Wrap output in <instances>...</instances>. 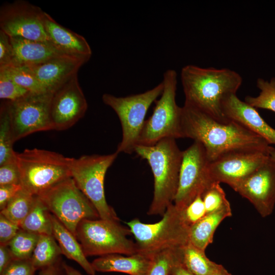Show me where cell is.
I'll return each mask as SVG.
<instances>
[{
	"mask_svg": "<svg viewBox=\"0 0 275 275\" xmlns=\"http://www.w3.org/2000/svg\"><path fill=\"white\" fill-rule=\"evenodd\" d=\"M183 138H189L204 147L209 162L238 150L254 149L269 152L273 148L263 138L241 124L222 122L186 103L182 107Z\"/></svg>",
	"mask_w": 275,
	"mask_h": 275,
	"instance_id": "1",
	"label": "cell"
},
{
	"mask_svg": "<svg viewBox=\"0 0 275 275\" xmlns=\"http://www.w3.org/2000/svg\"><path fill=\"white\" fill-rule=\"evenodd\" d=\"M180 79L184 103L195 107L222 122L228 119L222 110L225 98L236 94L242 82L240 75L228 68L184 66Z\"/></svg>",
	"mask_w": 275,
	"mask_h": 275,
	"instance_id": "2",
	"label": "cell"
},
{
	"mask_svg": "<svg viewBox=\"0 0 275 275\" xmlns=\"http://www.w3.org/2000/svg\"><path fill=\"white\" fill-rule=\"evenodd\" d=\"M134 152L147 160L153 175V197L147 213L162 216L175 200L183 151L176 139L166 138L154 145H138Z\"/></svg>",
	"mask_w": 275,
	"mask_h": 275,
	"instance_id": "3",
	"label": "cell"
},
{
	"mask_svg": "<svg viewBox=\"0 0 275 275\" xmlns=\"http://www.w3.org/2000/svg\"><path fill=\"white\" fill-rule=\"evenodd\" d=\"M127 225L135 238L137 253L152 256L189 243L190 226L185 219L184 210L174 204L168 207L157 223L146 224L134 218Z\"/></svg>",
	"mask_w": 275,
	"mask_h": 275,
	"instance_id": "4",
	"label": "cell"
},
{
	"mask_svg": "<svg viewBox=\"0 0 275 275\" xmlns=\"http://www.w3.org/2000/svg\"><path fill=\"white\" fill-rule=\"evenodd\" d=\"M22 189L40 196L71 177L72 158L52 151L34 148L16 152Z\"/></svg>",
	"mask_w": 275,
	"mask_h": 275,
	"instance_id": "5",
	"label": "cell"
},
{
	"mask_svg": "<svg viewBox=\"0 0 275 275\" xmlns=\"http://www.w3.org/2000/svg\"><path fill=\"white\" fill-rule=\"evenodd\" d=\"M162 81L163 91L156 102L152 114L145 122L137 146L154 145L166 138H183L182 107L179 106L176 101L177 85L176 71L169 69L165 71Z\"/></svg>",
	"mask_w": 275,
	"mask_h": 275,
	"instance_id": "6",
	"label": "cell"
},
{
	"mask_svg": "<svg viewBox=\"0 0 275 275\" xmlns=\"http://www.w3.org/2000/svg\"><path fill=\"white\" fill-rule=\"evenodd\" d=\"M129 228L120 222L84 219L78 224L75 237L86 257L118 254H137L135 242L129 239Z\"/></svg>",
	"mask_w": 275,
	"mask_h": 275,
	"instance_id": "7",
	"label": "cell"
},
{
	"mask_svg": "<svg viewBox=\"0 0 275 275\" xmlns=\"http://www.w3.org/2000/svg\"><path fill=\"white\" fill-rule=\"evenodd\" d=\"M163 89L161 81L151 89L135 95L117 97L105 93L102 95L103 103L115 111L121 124L122 138L117 148L118 154L134 152L148 109L161 95Z\"/></svg>",
	"mask_w": 275,
	"mask_h": 275,
	"instance_id": "8",
	"label": "cell"
},
{
	"mask_svg": "<svg viewBox=\"0 0 275 275\" xmlns=\"http://www.w3.org/2000/svg\"><path fill=\"white\" fill-rule=\"evenodd\" d=\"M118 153L83 155L72 158L71 177L97 210L100 218L120 222L114 208L105 199L104 182L106 173Z\"/></svg>",
	"mask_w": 275,
	"mask_h": 275,
	"instance_id": "9",
	"label": "cell"
},
{
	"mask_svg": "<svg viewBox=\"0 0 275 275\" xmlns=\"http://www.w3.org/2000/svg\"><path fill=\"white\" fill-rule=\"evenodd\" d=\"M39 197L51 214L75 236L80 221L84 219L100 218L93 204L71 177Z\"/></svg>",
	"mask_w": 275,
	"mask_h": 275,
	"instance_id": "10",
	"label": "cell"
},
{
	"mask_svg": "<svg viewBox=\"0 0 275 275\" xmlns=\"http://www.w3.org/2000/svg\"><path fill=\"white\" fill-rule=\"evenodd\" d=\"M52 94L30 93L8 101L14 142L32 133L52 130L50 107Z\"/></svg>",
	"mask_w": 275,
	"mask_h": 275,
	"instance_id": "11",
	"label": "cell"
},
{
	"mask_svg": "<svg viewBox=\"0 0 275 275\" xmlns=\"http://www.w3.org/2000/svg\"><path fill=\"white\" fill-rule=\"evenodd\" d=\"M209 163L205 150L199 142L194 141L183 151L178 187L174 201L176 207L184 209L212 183Z\"/></svg>",
	"mask_w": 275,
	"mask_h": 275,
	"instance_id": "12",
	"label": "cell"
},
{
	"mask_svg": "<svg viewBox=\"0 0 275 275\" xmlns=\"http://www.w3.org/2000/svg\"><path fill=\"white\" fill-rule=\"evenodd\" d=\"M45 12L30 3L19 0L3 5L0 9V28L10 37L48 41L43 18Z\"/></svg>",
	"mask_w": 275,
	"mask_h": 275,
	"instance_id": "13",
	"label": "cell"
},
{
	"mask_svg": "<svg viewBox=\"0 0 275 275\" xmlns=\"http://www.w3.org/2000/svg\"><path fill=\"white\" fill-rule=\"evenodd\" d=\"M269 158V152L243 149L226 153L209 162L211 181L224 183L233 188Z\"/></svg>",
	"mask_w": 275,
	"mask_h": 275,
	"instance_id": "14",
	"label": "cell"
},
{
	"mask_svg": "<svg viewBox=\"0 0 275 275\" xmlns=\"http://www.w3.org/2000/svg\"><path fill=\"white\" fill-rule=\"evenodd\" d=\"M88 103L75 74L52 94L50 117L52 130L69 129L82 118Z\"/></svg>",
	"mask_w": 275,
	"mask_h": 275,
	"instance_id": "15",
	"label": "cell"
},
{
	"mask_svg": "<svg viewBox=\"0 0 275 275\" xmlns=\"http://www.w3.org/2000/svg\"><path fill=\"white\" fill-rule=\"evenodd\" d=\"M248 200L263 217L275 206V161L270 158L233 188Z\"/></svg>",
	"mask_w": 275,
	"mask_h": 275,
	"instance_id": "16",
	"label": "cell"
},
{
	"mask_svg": "<svg viewBox=\"0 0 275 275\" xmlns=\"http://www.w3.org/2000/svg\"><path fill=\"white\" fill-rule=\"evenodd\" d=\"M88 61L84 58L64 55L43 63L27 66L33 71L45 90L53 93L77 74L79 68Z\"/></svg>",
	"mask_w": 275,
	"mask_h": 275,
	"instance_id": "17",
	"label": "cell"
},
{
	"mask_svg": "<svg viewBox=\"0 0 275 275\" xmlns=\"http://www.w3.org/2000/svg\"><path fill=\"white\" fill-rule=\"evenodd\" d=\"M222 110L229 120L235 121L265 140L270 145L275 144V129L268 124L256 108L232 94L222 103Z\"/></svg>",
	"mask_w": 275,
	"mask_h": 275,
	"instance_id": "18",
	"label": "cell"
},
{
	"mask_svg": "<svg viewBox=\"0 0 275 275\" xmlns=\"http://www.w3.org/2000/svg\"><path fill=\"white\" fill-rule=\"evenodd\" d=\"M43 23L48 41L63 53L89 60L92 52L82 36L61 25L45 12Z\"/></svg>",
	"mask_w": 275,
	"mask_h": 275,
	"instance_id": "19",
	"label": "cell"
},
{
	"mask_svg": "<svg viewBox=\"0 0 275 275\" xmlns=\"http://www.w3.org/2000/svg\"><path fill=\"white\" fill-rule=\"evenodd\" d=\"M152 256L139 253L127 256L113 254L100 256L91 263L95 271L118 272L129 275H146L151 265Z\"/></svg>",
	"mask_w": 275,
	"mask_h": 275,
	"instance_id": "20",
	"label": "cell"
},
{
	"mask_svg": "<svg viewBox=\"0 0 275 275\" xmlns=\"http://www.w3.org/2000/svg\"><path fill=\"white\" fill-rule=\"evenodd\" d=\"M10 38L14 52V64L36 65L67 55L58 49L48 41L29 40L18 37H10Z\"/></svg>",
	"mask_w": 275,
	"mask_h": 275,
	"instance_id": "21",
	"label": "cell"
},
{
	"mask_svg": "<svg viewBox=\"0 0 275 275\" xmlns=\"http://www.w3.org/2000/svg\"><path fill=\"white\" fill-rule=\"evenodd\" d=\"M51 218L53 236L59 243L62 254L76 262L89 275H95L96 271L87 259L76 237L52 214Z\"/></svg>",
	"mask_w": 275,
	"mask_h": 275,
	"instance_id": "22",
	"label": "cell"
},
{
	"mask_svg": "<svg viewBox=\"0 0 275 275\" xmlns=\"http://www.w3.org/2000/svg\"><path fill=\"white\" fill-rule=\"evenodd\" d=\"M232 215L230 205L206 214L192 225L189 229V242L197 248L205 251L212 242L214 233L221 223Z\"/></svg>",
	"mask_w": 275,
	"mask_h": 275,
	"instance_id": "23",
	"label": "cell"
},
{
	"mask_svg": "<svg viewBox=\"0 0 275 275\" xmlns=\"http://www.w3.org/2000/svg\"><path fill=\"white\" fill-rule=\"evenodd\" d=\"M19 226L29 232L53 236L50 212L40 197H35L31 209Z\"/></svg>",
	"mask_w": 275,
	"mask_h": 275,
	"instance_id": "24",
	"label": "cell"
},
{
	"mask_svg": "<svg viewBox=\"0 0 275 275\" xmlns=\"http://www.w3.org/2000/svg\"><path fill=\"white\" fill-rule=\"evenodd\" d=\"M181 264L194 275H211L218 266L190 242L182 248Z\"/></svg>",
	"mask_w": 275,
	"mask_h": 275,
	"instance_id": "25",
	"label": "cell"
},
{
	"mask_svg": "<svg viewBox=\"0 0 275 275\" xmlns=\"http://www.w3.org/2000/svg\"><path fill=\"white\" fill-rule=\"evenodd\" d=\"M62 254L59 244L52 235H40L31 260L37 269L52 265L59 261Z\"/></svg>",
	"mask_w": 275,
	"mask_h": 275,
	"instance_id": "26",
	"label": "cell"
},
{
	"mask_svg": "<svg viewBox=\"0 0 275 275\" xmlns=\"http://www.w3.org/2000/svg\"><path fill=\"white\" fill-rule=\"evenodd\" d=\"M14 143L8 101H3L0 108V165L16 159Z\"/></svg>",
	"mask_w": 275,
	"mask_h": 275,
	"instance_id": "27",
	"label": "cell"
},
{
	"mask_svg": "<svg viewBox=\"0 0 275 275\" xmlns=\"http://www.w3.org/2000/svg\"><path fill=\"white\" fill-rule=\"evenodd\" d=\"M35 197L22 188L0 213L20 225L31 209Z\"/></svg>",
	"mask_w": 275,
	"mask_h": 275,
	"instance_id": "28",
	"label": "cell"
},
{
	"mask_svg": "<svg viewBox=\"0 0 275 275\" xmlns=\"http://www.w3.org/2000/svg\"><path fill=\"white\" fill-rule=\"evenodd\" d=\"M14 81L32 93L47 92L39 81L34 73L25 65L12 64L0 67Z\"/></svg>",
	"mask_w": 275,
	"mask_h": 275,
	"instance_id": "29",
	"label": "cell"
},
{
	"mask_svg": "<svg viewBox=\"0 0 275 275\" xmlns=\"http://www.w3.org/2000/svg\"><path fill=\"white\" fill-rule=\"evenodd\" d=\"M182 248L169 249L153 255L146 275H171L174 266L181 264Z\"/></svg>",
	"mask_w": 275,
	"mask_h": 275,
	"instance_id": "30",
	"label": "cell"
},
{
	"mask_svg": "<svg viewBox=\"0 0 275 275\" xmlns=\"http://www.w3.org/2000/svg\"><path fill=\"white\" fill-rule=\"evenodd\" d=\"M39 236L20 229L7 244L14 259H31Z\"/></svg>",
	"mask_w": 275,
	"mask_h": 275,
	"instance_id": "31",
	"label": "cell"
},
{
	"mask_svg": "<svg viewBox=\"0 0 275 275\" xmlns=\"http://www.w3.org/2000/svg\"><path fill=\"white\" fill-rule=\"evenodd\" d=\"M257 86L260 90L256 97L246 96L244 101L255 108L270 110L275 113V78L270 81L262 78L257 80Z\"/></svg>",
	"mask_w": 275,
	"mask_h": 275,
	"instance_id": "32",
	"label": "cell"
},
{
	"mask_svg": "<svg viewBox=\"0 0 275 275\" xmlns=\"http://www.w3.org/2000/svg\"><path fill=\"white\" fill-rule=\"evenodd\" d=\"M206 214L220 210L230 205L220 183L213 182L202 194Z\"/></svg>",
	"mask_w": 275,
	"mask_h": 275,
	"instance_id": "33",
	"label": "cell"
},
{
	"mask_svg": "<svg viewBox=\"0 0 275 275\" xmlns=\"http://www.w3.org/2000/svg\"><path fill=\"white\" fill-rule=\"evenodd\" d=\"M31 92L14 81L5 72L0 71V98L3 101H15Z\"/></svg>",
	"mask_w": 275,
	"mask_h": 275,
	"instance_id": "34",
	"label": "cell"
},
{
	"mask_svg": "<svg viewBox=\"0 0 275 275\" xmlns=\"http://www.w3.org/2000/svg\"><path fill=\"white\" fill-rule=\"evenodd\" d=\"M20 183V174L16 158L0 165V185H21Z\"/></svg>",
	"mask_w": 275,
	"mask_h": 275,
	"instance_id": "35",
	"label": "cell"
},
{
	"mask_svg": "<svg viewBox=\"0 0 275 275\" xmlns=\"http://www.w3.org/2000/svg\"><path fill=\"white\" fill-rule=\"evenodd\" d=\"M36 270L31 259H14L0 275H34Z\"/></svg>",
	"mask_w": 275,
	"mask_h": 275,
	"instance_id": "36",
	"label": "cell"
},
{
	"mask_svg": "<svg viewBox=\"0 0 275 275\" xmlns=\"http://www.w3.org/2000/svg\"><path fill=\"white\" fill-rule=\"evenodd\" d=\"M184 210V217L191 226L206 214L202 195L198 196Z\"/></svg>",
	"mask_w": 275,
	"mask_h": 275,
	"instance_id": "37",
	"label": "cell"
},
{
	"mask_svg": "<svg viewBox=\"0 0 275 275\" xmlns=\"http://www.w3.org/2000/svg\"><path fill=\"white\" fill-rule=\"evenodd\" d=\"M15 56L10 37L0 30V67L14 64Z\"/></svg>",
	"mask_w": 275,
	"mask_h": 275,
	"instance_id": "38",
	"label": "cell"
},
{
	"mask_svg": "<svg viewBox=\"0 0 275 275\" xmlns=\"http://www.w3.org/2000/svg\"><path fill=\"white\" fill-rule=\"evenodd\" d=\"M20 229L19 225L0 213V243L7 245Z\"/></svg>",
	"mask_w": 275,
	"mask_h": 275,
	"instance_id": "39",
	"label": "cell"
},
{
	"mask_svg": "<svg viewBox=\"0 0 275 275\" xmlns=\"http://www.w3.org/2000/svg\"><path fill=\"white\" fill-rule=\"evenodd\" d=\"M22 189L20 184L0 185V209L3 210L9 201Z\"/></svg>",
	"mask_w": 275,
	"mask_h": 275,
	"instance_id": "40",
	"label": "cell"
},
{
	"mask_svg": "<svg viewBox=\"0 0 275 275\" xmlns=\"http://www.w3.org/2000/svg\"><path fill=\"white\" fill-rule=\"evenodd\" d=\"M14 260L7 245L0 244V273Z\"/></svg>",
	"mask_w": 275,
	"mask_h": 275,
	"instance_id": "41",
	"label": "cell"
},
{
	"mask_svg": "<svg viewBox=\"0 0 275 275\" xmlns=\"http://www.w3.org/2000/svg\"><path fill=\"white\" fill-rule=\"evenodd\" d=\"M64 270L60 260L54 264L40 269L38 275H63Z\"/></svg>",
	"mask_w": 275,
	"mask_h": 275,
	"instance_id": "42",
	"label": "cell"
},
{
	"mask_svg": "<svg viewBox=\"0 0 275 275\" xmlns=\"http://www.w3.org/2000/svg\"><path fill=\"white\" fill-rule=\"evenodd\" d=\"M171 275H194L186 269L180 263L173 268Z\"/></svg>",
	"mask_w": 275,
	"mask_h": 275,
	"instance_id": "43",
	"label": "cell"
},
{
	"mask_svg": "<svg viewBox=\"0 0 275 275\" xmlns=\"http://www.w3.org/2000/svg\"><path fill=\"white\" fill-rule=\"evenodd\" d=\"M62 266L66 275H82L78 270L65 263H62Z\"/></svg>",
	"mask_w": 275,
	"mask_h": 275,
	"instance_id": "44",
	"label": "cell"
},
{
	"mask_svg": "<svg viewBox=\"0 0 275 275\" xmlns=\"http://www.w3.org/2000/svg\"><path fill=\"white\" fill-rule=\"evenodd\" d=\"M211 275H232L228 270L222 265L218 264L216 269L214 271Z\"/></svg>",
	"mask_w": 275,
	"mask_h": 275,
	"instance_id": "45",
	"label": "cell"
},
{
	"mask_svg": "<svg viewBox=\"0 0 275 275\" xmlns=\"http://www.w3.org/2000/svg\"><path fill=\"white\" fill-rule=\"evenodd\" d=\"M270 158L275 161V149L273 148L269 152Z\"/></svg>",
	"mask_w": 275,
	"mask_h": 275,
	"instance_id": "46",
	"label": "cell"
}]
</instances>
